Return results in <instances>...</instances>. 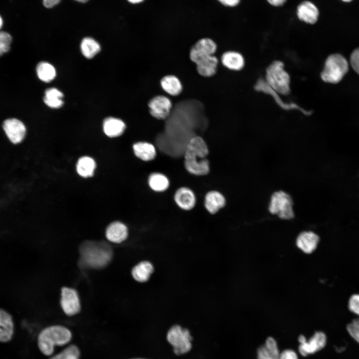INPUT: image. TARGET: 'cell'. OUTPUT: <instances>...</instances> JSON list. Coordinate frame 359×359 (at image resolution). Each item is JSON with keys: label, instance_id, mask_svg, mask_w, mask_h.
<instances>
[{"label": "cell", "instance_id": "cell-1", "mask_svg": "<svg viewBox=\"0 0 359 359\" xmlns=\"http://www.w3.org/2000/svg\"><path fill=\"white\" fill-rule=\"evenodd\" d=\"M208 149L203 139L192 136L187 142L183 151L184 164L186 171L195 176H204L210 171L209 162L206 158Z\"/></svg>", "mask_w": 359, "mask_h": 359}, {"label": "cell", "instance_id": "cell-2", "mask_svg": "<svg viewBox=\"0 0 359 359\" xmlns=\"http://www.w3.org/2000/svg\"><path fill=\"white\" fill-rule=\"evenodd\" d=\"M72 338L70 331L64 326L54 325L42 330L37 337V346L42 354L49 356L53 354L55 346H62L69 343Z\"/></svg>", "mask_w": 359, "mask_h": 359}, {"label": "cell", "instance_id": "cell-3", "mask_svg": "<svg viewBox=\"0 0 359 359\" xmlns=\"http://www.w3.org/2000/svg\"><path fill=\"white\" fill-rule=\"evenodd\" d=\"M81 259L83 264L93 268H100L106 266L112 258V250L103 243L87 242L80 248Z\"/></svg>", "mask_w": 359, "mask_h": 359}, {"label": "cell", "instance_id": "cell-4", "mask_svg": "<svg viewBox=\"0 0 359 359\" xmlns=\"http://www.w3.org/2000/svg\"><path fill=\"white\" fill-rule=\"evenodd\" d=\"M267 209L271 215L280 219L291 220L295 216L293 198L289 192L282 189L275 190L271 193Z\"/></svg>", "mask_w": 359, "mask_h": 359}, {"label": "cell", "instance_id": "cell-5", "mask_svg": "<svg viewBox=\"0 0 359 359\" xmlns=\"http://www.w3.org/2000/svg\"><path fill=\"white\" fill-rule=\"evenodd\" d=\"M265 81L273 90L282 95L290 93V77L280 60L271 63L266 70Z\"/></svg>", "mask_w": 359, "mask_h": 359}, {"label": "cell", "instance_id": "cell-6", "mask_svg": "<svg viewBox=\"0 0 359 359\" xmlns=\"http://www.w3.org/2000/svg\"><path fill=\"white\" fill-rule=\"evenodd\" d=\"M349 64L346 59L338 53L330 55L326 59L321 77L326 83H339L348 72Z\"/></svg>", "mask_w": 359, "mask_h": 359}, {"label": "cell", "instance_id": "cell-7", "mask_svg": "<svg viewBox=\"0 0 359 359\" xmlns=\"http://www.w3.org/2000/svg\"><path fill=\"white\" fill-rule=\"evenodd\" d=\"M167 340L177 356L185 354L192 348L193 337L190 331L179 325L172 326L168 331Z\"/></svg>", "mask_w": 359, "mask_h": 359}, {"label": "cell", "instance_id": "cell-8", "mask_svg": "<svg viewBox=\"0 0 359 359\" xmlns=\"http://www.w3.org/2000/svg\"><path fill=\"white\" fill-rule=\"evenodd\" d=\"M298 340L300 343L298 347L300 354L307 357L323 349L327 343V337L324 333L319 331L315 332L308 340L303 335L299 336Z\"/></svg>", "mask_w": 359, "mask_h": 359}, {"label": "cell", "instance_id": "cell-9", "mask_svg": "<svg viewBox=\"0 0 359 359\" xmlns=\"http://www.w3.org/2000/svg\"><path fill=\"white\" fill-rule=\"evenodd\" d=\"M216 49V44L213 40L209 38H201L191 47L189 52L190 59L196 64L213 55Z\"/></svg>", "mask_w": 359, "mask_h": 359}, {"label": "cell", "instance_id": "cell-10", "mask_svg": "<svg viewBox=\"0 0 359 359\" xmlns=\"http://www.w3.org/2000/svg\"><path fill=\"white\" fill-rule=\"evenodd\" d=\"M61 307L68 316H73L78 314L80 310V303L77 291L68 287H63L61 289Z\"/></svg>", "mask_w": 359, "mask_h": 359}, {"label": "cell", "instance_id": "cell-11", "mask_svg": "<svg viewBox=\"0 0 359 359\" xmlns=\"http://www.w3.org/2000/svg\"><path fill=\"white\" fill-rule=\"evenodd\" d=\"M254 89L257 91L261 92L272 96L277 104L283 109L286 110L297 109L300 110L306 115H309L312 113L311 111H308L302 108L296 103H287L283 101L278 95L279 93L270 87L264 79H259L254 86Z\"/></svg>", "mask_w": 359, "mask_h": 359}, {"label": "cell", "instance_id": "cell-12", "mask_svg": "<svg viewBox=\"0 0 359 359\" xmlns=\"http://www.w3.org/2000/svg\"><path fill=\"white\" fill-rule=\"evenodd\" d=\"M148 106L150 113L153 117L159 120H164L169 116L172 103L167 97L158 95L150 100Z\"/></svg>", "mask_w": 359, "mask_h": 359}, {"label": "cell", "instance_id": "cell-13", "mask_svg": "<svg viewBox=\"0 0 359 359\" xmlns=\"http://www.w3.org/2000/svg\"><path fill=\"white\" fill-rule=\"evenodd\" d=\"M3 128L9 140L13 144L20 143L25 137V127L18 119L11 118L6 120L3 123Z\"/></svg>", "mask_w": 359, "mask_h": 359}, {"label": "cell", "instance_id": "cell-14", "mask_svg": "<svg viewBox=\"0 0 359 359\" xmlns=\"http://www.w3.org/2000/svg\"><path fill=\"white\" fill-rule=\"evenodd\" d=\"M319 14L317 6L309 0L302 1L297 7L296 14L298 18L308 24L316 23L318 20Z\"/></svg>", "mask_w": 359, "mask_h": 359}, {"label": "cell", "instance_id": "cell-15", "mask_svg": "<svg viewBox=\"0 0 359 359\" xmlns=\"http://www.w3.org/2000/svg\"><path fill=\"white\" fill-rule=\"evenodd\" d=\"M320 238L312 231L301 232L296 239V245L306 254L312 253L316 249Z\"/></svg>", "mask_w": 359, "mask_h": 359}, {"label": "cell", "instance_id": "cell-16", "mask_svg": "<svg viewBox=\"0 0 359 359\" xmlns=\"http://www.w3.org/2000/svg\"><path fill=\"white\" fill-rule=\"evenodd\" d=\"M174 200L180 208L185 210L192 209L196 203L194 192L186 187H181L176 191L174 195Z\"/></svg>", "mask_w": 359, "mask_h": 359}, {"label": "cell", "instance_id": "cell-17", "mask_svg": "<svg viewBox=\"0 0 359 359\" xmlns=\"http://www.w3.org/2000/svg\"><path fill=\"white\" fill-rule=\"evenodd\" d=\"M14 334V323L11 315L0 308V342L10 341Z\"/></svg>", "mask_w": 359, "mask_h": 359}, {"label": "cell", "instance_id": "cell-18", "mask_svg": "<svg viewBox=\"0 0 359 359\" xmlns=\"http://www.w3.org/2000/svg\"><path fill=\"white\" fill-rule=\"evenodd\" d=\"M225 196L220 192L211 190L208 192L204 197V206L211 214H215L226 205Z\"/></svg>", "mask_w": 359, "mask_h": 359}, {"label": "cell", "instance_id": "cell-19", "mask_svg": "<svg viewBox=\"0 0 359 359\" xmlns=\"http://www.w3.org/2000/svg\"><path fill=\"white\" fill-rule=\"evenodd\" d=\"M107 239L113 243H120L128 237V230L127 226L120 221L110 223L106 230Z\"/></svg>", "mask_w": 359, "mask_h": 359}, {"label": "cell", "instance_id": "cell-20", "mask_svg": "<svg viewBox=\"0 0 359 359\" xmlns=\"http://www.w3.org/2000/svg\"><path fill=\"white\" fill-rule=\"evenodd\" d=\"M280 352L276 341L271 337H268L264 344L257 351V359H279Z\"/></svg>", "mask_w": 359, "mask_h": 359}, {"label": "cell", "instance_id": "cell-21", "mask_svg": "<svg viewBox=\"0 0 359 359\" xmlns=\"http://www.w3.org/2000/svg\"><path fill=\"white\" fill-rule=\"evenodd\" d=\"M103 129L107 136L115 138L123 134L126 129V125L121 119L109 117L104 121Z\"/></svg>", "mask_w": 359, "mask_h": 359}, {"label": "cell", "instance_id": "cell-22", "mask_svg": "<svg viewBox=\"0 0 359 359\" xmlns=\"http://www.w3.org/2000/svg\"><path fill=\"white\" fill-rule=\"evenodd\" d=\"M222 64L227 68L234 71L241 70L244 66L245 60L240 53L229 51L224 53L221 58Z\"/></svg>", "mask_w": 359, "mask_h": 359}, {"label": "cell", "instance_id": "cell-23", "mask_svg": "<svg viewBox=\"0 0 359 359\" xmlns=\"http://www.w3.org/2000/svg\"><path fill=\"white\" fill-rule=\"evenodd\" d=\"M135 155L140 160L148 162L154 160L156 156L155 146L148 142H139L133 145Z\"/></svg>", "mask_w": 359, "mask_h": 359}, {"label": "cell", "instance_id": "cell-24", "mask_svg": "<svg viewBox=\"0 0 359 359\" xmlns=\"http://www.w3.org/2000/svg\"><path fill=\"white\" fill-rule=\"evenodd\" d=\"M153 272L154 267L152 264L148 261H144L133 267L132 275L135 280L143 283L149 279Z\"/></svg>", "mask_w": 359, "mask_h": 359}, {"label": "cell", "instance_id": "cell-25", "mask_svg": "<svg viewBox=\"0 0 359 359\" xmlns=\"http://www.w3.org/2000/svg\"><path fill=\"white\" fill-rule=\"evenodd\" d=\"M162 89L172 96L179 95L182 89L180 79L173 75H168L163 77L160 81Z\"/></svg>", "mask_w": 359, "mask_h": 359}, {"label": "cell", "instance_id": "cell-26", "mask_svg": "<svg viewBox=\"0 0 359 359\" xmlns=\"http://www.w3.org/2000/svg\"><path fill=\"white\" fill-rule=\"evenodd\" d=\"M96 164L94 160L89 156H83L80 158L76 166L78 174L84 178H88L93 176Z\"/></svg>", "mask_w": 359, "mask_h": 359}, {"label": "cell", "instance_id": "cell-27", "mask_svg": "<svg viewBox=\"0 0 359 359\" xmlns=\"http://www.w3.org/2000/svg\"><path fill=\"white\" fill-rule=\"evenodd\" d=\"M218 63L217 58L211 55L196 64L198 74L204 77H211L214 75Z\"/></svg>", "mask_w": 359, "mask_h": 359}, {"label": "cell", "instance_id": "cell-28", "mask_svg": "<svg viewBox=\"0 0 359 359\" xmlns=\"http://www.w3.org/2000/svg\"><path fill=\"white\" fill-rule=\"evenodd\" d=\"M148 182L150 187L157 192L166 190L170 185L168 178L164 174L159 173L151 174L148 178Z\"/></svg>", "mask_w": 359, "mask_h": 359}, {"label": "cell", "instance_id": "cell-29", "mask_svg": "<svg viewBox=\"0 0 359 359\" xmlns=\"http://www.w3.org/2000/svg\"><path fill=\"white\" fill-rule=\"evenodd\" d=\"M63 96V94L60 91L55 88H50L45 91L43 100L48 107L58 108L63 104L61 99Z\"/></svg>", "mask_w": 359, "mask_h": 359}, {"label": "cell", "instance_id": "cell-30", "mask_svg": "<svg viewBox=\"0 0 359 359\" xmlns=\"http://www.w3.org/2000/svg\"><path fill=\"white\" fill-rule=\"evenodd\" d=\"M80 48L83 55L88 59L93 58L101 49L99 43L93 38L88 37L82 39Z\"/></svg>", "mask_w": 359, "mask_h": 359}, {"label": "cell", "instance_id": "cell-31", "mask_svg": "<svg viewBox=\"0 0 359 359\" xmlns=\"http://www.w3.org/2000/svg\"><path fill=\"white\" fill-rule=\"evenodd\" d=\"M36 72L39 79L45 82L53 80L56 74L53 66L47 62L39 63L36 67Z\"/></svg>", "mask_w": 359, "mask_h": 359}, {"label": "cell", "instance_id": "cell-32", "mask_svg": "<svg viewBox=\"0 0 359 359\" xmlns=\"http://www.w3.org/2000/svg\"><path fill=\"white\" fill-rule=\"evenodd\" d=\"M80 352L75 345H70L49 359H79Z\"/></svg>", "mask_w": 359, "mask_h": 359}, {"label": "cell", "instance_id": "cell-33", "mask_svg": "<svg viewBox=\"0 0 359 359\" xmlns=\"http://www.w3.org/2000/svg\"><path fill=\"white\" fill-rule=\"evenodd\" d=\"M11 41V36L8 33L0 31V56L8 51Z\"/></svg>", "mask_w": 359, "mask_h": 359}, {"label": "cell", "instance_id": "cell-34", "mask_svg": "<svg viewBox=\"0 0 359 359\" xmlns=\"http://www.w3.org/2000/svg\"><path fill=\"white\" fill-rule=\"evenodd\" d=\"M347 329L350 336L359 343V318L348 324Z\"/></svg>", "mask_w": 359, "mask_h": 359}, {"label": "cell", "instance_id": "cell-35", "mask_svg": "<svg viewBox=\"0 0 359 359\" xmlns=\"http://www.w3.org/2000/svg\"><path fill=\"white\" fill-rule=\"evenodd\" d=\"M348 307L350 311L359 317V294L352 295L349 299Z\"/></svg>", "mask_w": 359, "mask_h": 359}, {"label": "cell", "instance_id": "cell-36", "mask_svg": "<svg viewBox=\"0 0 359 359\" xmlns=\"http://www.w3.org/2000/svg\"><path fill=\"white\" fill-rule=\"evenodd\" d=\"M350 63L353 69L359 74V48L352 52L350 56Z\"/></svg>", "mask_w": 359, "mask_h": 359}, {"label": "cell", "instance_id": "cell-37", "mask_svg": "<svg viewBox=\"0 0 359 359\" xmlns=\"http://www.w3.org/2000/svg\"><path fill=\"white\" fill-rule=\"evenodd\" d=\"M279 359H298V357L294 351L286 349L280 353Z\"/></svg>", "mask_w": 359, "mask_h": 359}, {"label": "cell", "instance_id": "cell-38", "mask_svg": "<svg viewBox=\"0 0 359 359\" xmlns=\"http://www.w3.org/2000/svg\"><path fill=\"white\" fill-rule=\"evenodd\" d=\"M222 4L228 7H234L239 4L241 0H218Z\"/></svg>", "mask_w": 359, "mask_h": 359}, {"label": "cell", "instance_id": "cell-39", "mask_svg": "<svg viewBox=\"0 0 359 359\" xmlns=\"http://www.w3.org/2000/svg\"><path fill=\"white\" fill-rule=\"evenodd\" d=\"M43 5L47 8H51L58 4L61 0H42Z\"/></svg>", "mask_w": 359, "mask_h": 359}, {"label": "cell", "instance_id": "cell-40", "mask_svg": "<svg viewBox=\"0 0 359 359\" xmlns=\"http://www.w3.org/2000/svg\"><path fill=\"white\" fill-rule=\"evenodd\" d=\"M268 2L274 6H282L287 1V0H266Z\"/></svg>", "mask_w": 359, "mask_h": 359}, {"label": "cell", "instance_id": "cell-41", "mask_svg": "<svg viewBox=\"0 0 359 359\" xmlns=\"http://www.w3.org/2000/svg\"><path fill=\"white\" fill-rule=\"evenodd\" d=\"M129 2L131 3H139L142 1H143L144 0H127Z\"/></svg>", "mask_w": 359, "mask_h": 359}, {"label": "cell", "instance_id": "cell-42", "mask_svg": "<svg viewBox=\"0 0 359 359\" xmlns=\"http://www.w3.org/2000/svg\"><path fill=\"white\" fill-rule=\"evenodd\" d=\"M2 24H3V20H2V19L1 17V16L0 15V29L2 27Z\"/></svg>", "mask_w": 359, "mask_h": 359}, {"label": "cell", "instance_id": "cell-43", "mask_svg": "<svg viewBox=\"0 0 359 359\" xmlns=\"http://www.w3.org/2000/svg\"><path fill=\"white\" fill-rule=\"evenodd\" d=\"M75 0L78 1V2L84 3V2H86L88 1L89 0Z\"/></svg>", "mask_w": 359, "mask_h": 359}, {"label": "cell", "instance_id": "cell-44", "mask_svg": "<svg viewBox=\"0 0 359 359\" xmlns=\"http://www.w3.org/2000/svg\"><path fill=\"white\" fill-rule=\"evenodd\" d=\"M341 0L345 2H351L352 1H353V0Z\"/></svg>", "mask_w": 359, "mask_h": 359}, {"label": "cell", "instance_id": "cell-45", "mask_svg": "<svg viewBox=\"0 0 359 359\" xmlns=\"http://www.w3.org/2000/svg\"><path fill=\"white\" fill-rule=\"evenodd\" d=\"M147 359L142 358H131V359Z\"/></svg>", "mask_w": 359, "mask_h": 359}]
</instances>
